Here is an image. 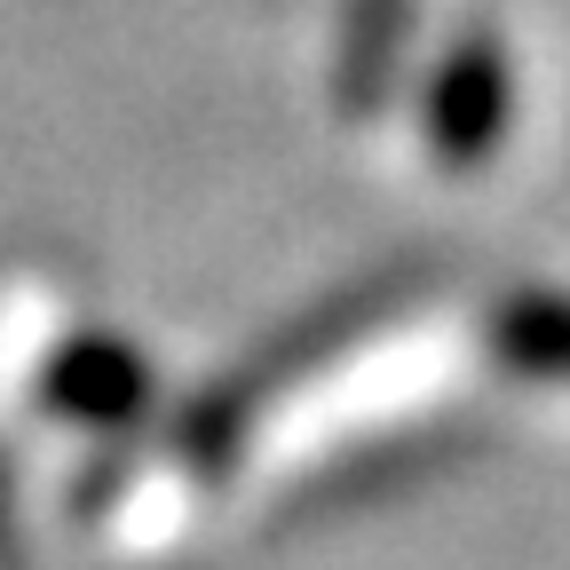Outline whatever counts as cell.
Instances as JSON below:
<instances>
[{
  "label": "cell",
  "mask_w": 570,
  "mask_h": 570,
  "mask_svg": "<svg viewBox=\"0 0 570 570\" xmlns=\"http://www.w3.org/2000/svg\"><path fill=\"white\" fill-rule=\"evenodd\" d=\"M40 412L96 428V436H119V428L151 412V356L119 333H71L40 365Z\"/></svg>",
  "instance_id": "1"
},
{
  "label": "cell",
  "mask_w": 570,
  "mask_h": 570,
  "mask_svg": "<svg viewBox=\"0 0 570 570\" xmlns=\"http://www.w3.org/2000/svg\"><path fill=\"white\" fill-rule=\"evenodd\" d=\"M508 111H515V80L499 63V48L460 40L452 63L436 71V88H428V151L444 167H483L508 135Z\"/></svg>",
  "instance_id": "2"
},
{
  "label": "cell",
  "mask_w": 570,
  "mask_h": 570,
  "mask_svg": "<svg viewBox=\"0 0 570 570\" xmlns=\"http://www.w3.org/2000/svg\"><path fill=\"white\" fill-rule=\"evenodd\" d=\"M491 356H508L531 381H570V302L562 294H515L491 309Z\"/></svg>",
  "instance_id": "3"
}]
</instances>
